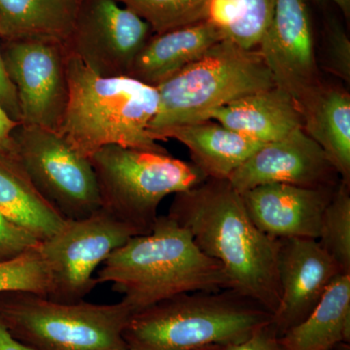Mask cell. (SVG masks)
I'll use <instances>...</instances> for the list:
<instances>
[{"mask_svg": "<svg viewBox=\"0 0 350 350\" xmlns=\"http://www.w3.org/2000/svg\"><path fill=\"white\" fill-rule=\"evenodd\" d=\"M167 215L190 232L204 254L221 264L231 289L273 315L280 301V241L258 229L229 181L208 178L177 193Z\"/></svg>", "mask_w": 350, "mask_h": 350, "instance_id": "1", "label": "cell"}, {"mask_svg": "<svg viewBox=\"0 0 350 350\" xmlns=\"http://www.w3.org/2000/svg\"><path fill=\"white\" fill-rule=\"evenodd\" d=\"M101 266L96 283L112 284L133 313L177 295L231 289L221 264L169 215L158 216L149 234L131 237Z\"/></svg>", "mask_w": 350, "mask_h": 350, "instance_id": "2", "label": "cell"}, {"mask_svg": "<svg viewBox=\"0 0 350 350\" xmlns=\"http://www.w3.org/2000/svg\"><path fill=\"white\" fill-rule=\"evenodd\" d=\"M68 107L57 133L90 158L108 145L167 152L149 126L159 107L156 87L130 76L96 75L68 52Z\"/></svg>", "mask_w": 350, "mask_h": 350, "instance_id": "3", "label": "cell"}, {"mask_svg": "<svg viewBox=\"0 0 350 350\" xmlns=\"http://www.w3.org/2000/svg\"><path fill=\"white\" fill-rule=\"evenodd\" d=\"M273 322L257 301L232 289L177 295L133 313L129 350H198L239 344Z\"/></svg>", "mask_w": 350, "mask_h": 350, "instance_id": "4", "label": "cell"}, {"mask_svg": "<svg viewBox=\"0 0 350 350\" xmlns=\"http://www.w3.org/2000/svg\"><path fill=\"white\" fill-rule=\"evenodd\" d=\"M259 50H245L227 39L157 86L159 107L152 137L170 126L208 120L219 107L275 87Z\"/></svg>", "mask_w": 350, "mask_h": 350, "instance_id": "5", "label": "cell"}, {"mask_svg": "<svg viewBox=\"0 0 350 350\" xmlns=\"http://www.w3.org/2000/svg\"><path fill=\"white\" fill-rule=\"evenodd\" d=\"M123 301L59 303L29 292L0 293V324L31 350H123L131 315Z\"/></svg>", "mask_w": 350, "mask_h": 350, "instance_id": "6", "label": "cell"}, {"mask_svg": "<svg viewBox=\"0 0 350 350\" xmlns=\"http://www.w3.org/2000/svg\"><path fill=\"white\" fill-rule=\"evenodd\" d=\"M89 159L98 180L100 208L137 236L152 231L165 197L207 179L192 163L169 152L108 145Z\"/></svg>", "mask_w": 350, "mask_h": 350, "instance_id": "7", "label": "cell"}, {"mask_svg": "<svg viewBox=\"0 0 350 350\" xmlns=\"http://www.w3.org/2000/svg\"><path fill=\"white\" fill-rule=\"evenodd\" d=\"M12 154L38 192L66 220L100 209L91 161L57 131L20 124L12 133Z\"/></svg>", "mask_w": 350, "mask_h": 350, "instance_id": "8", "label": "cell"}, {"mask_svg": "<svg viewBox=\"0 0 350 350\" xmlns=\"http://www.w3.org/2000/svg\"><path fill=\"white\" fill-rule=\"evenodd\" d=\"M137 232L103 209L76 220L41 241L38 251L50 275L47 298L59 303H76L98 285L94 273L113 251Z\"/></svg>", "mask_w": 350, "mask_h": 350, "instance_id": "9", "label": "cell"}, {"mask_svg": "<svg viewBox=\"0 0 350 350\" xmlns=\"http://www.w3.org/2000/svg\"><path fill=\"white\" fill-rule=\"evenodd\" d=\"M6 72L15 87L22 124L59 131L68 107V51L50 39L1 41Z\"/></svg>", "mask_w": 350, "mask_h": 350, "instance_id": "10", "label": "cell"}, {"mask_svg": "<svg viewBox=\"0 0 350 350\" xmlns=\"http://www.w3.org/2000/svg\"><path fill=\"white\" fill-rule=\"evenodd\" d=\"M150 25L116 0H80L68 51L96 75L128 76Z\"/></svg>", "mask_w": 350, "mask_h": 350, "instance_id": "11", "label": "cell"}, {"mask_svg": "<svg viewBox=\"0 0 350 350\" xmlns=\"http://www.w3.org/2000/svg\"><path fill=\"white\" fill-rule=\"evenodd\" d=\"M258 50L276 87L299 105L321 83L310 15L304 0H275Z\"/></svg>", "mask_w": 350, "mask_h": 350, "instance_id": "12", "label": "cell"}, {"mask_svg": "<svg viewBox=\"0 0 350 350\" xmlns=\"http://www.w3.org/2000/svg\"><path fill=\"white\" fill-rule=\"evenodd\" d=\"M278 275L280 301L273 315L278 337L314 310L336 278L344 273L317 239H280Z\"/></svg>", "mask_w": 350, "mask_h": 350, "instance_id": "13", "label": "cell"}, {"mask_svg": "<svg viewBox=\"0 0 350 350\" xmlns=\"http://www.w3.org/2000/svg\"><path fill=\"white\" fill-rule=\"evenodd\" d=\"M239 194L266 184L335 187L340 177L317 142L301 130L262 144L230 176Z\"/></svg>", "mask_w": 350, "mask_h": 350, "instance_id": "14", "label": "cell"}, {"mask_svg": "<svg viewBox=\"0 0 350 350\" xmlns=\"http://www.w3.org/2000/svg\"><path fill=\"white\" fill-rule=\"evenodd\" d=\"M336 187L266 184L241 195L254 224L271 238L317 239L322 215Z\"/></svg>", "mask_w": 350, "mask_h": 350, "instance_id": "15", "label": "cell"}, {"mask_svg": "<svg viewBox=\"0 0 350 350\" xmlns=\"http://www.w3.org/2000/svg\"><path fill=\"white\" fill-rule=\"evenodd\" d=\"M208 120L262 144L282 139L303 129L298 101L276 86L219 107L208 115Z\"/></svg>", "mask_w": 350, "mask_h": 350, "instance_id": "16", "label": "cell"}, {"mask_svg": "<svg viewBox=\"0 0 350 350\" xmlns=\"http://www.w3.org/2000/svg\"><path fill=\"white\" fill-rule=\"evenodd\" d=\"M223 39L222 32L207 20L153 34L138 53L128 76L157 87Z\"/></svg>", "mask_w": 350, "mask_h": 350, "instance_id": "17", "label": "cell"}, {"mask_svg": "<svg viewBox=\"0 0 350 350\" xmlns=\"http://www.w3.org/2000/svg\"><path fill=\"white\" fill-rule=\"evenodd\" d=\"M154 137L157 142L172 138L181 142L190 152L193 165L207 179L219 180H228L262 145L214 120L170 126Z\"/></svg>", "mask_w": 350, "mask_h": 350, "instance_id": "18", "label": "cell"}, {"mask_svg": "<svg viewBox=\"0 0 350 350\" xmlns=\"http://www.w3.org/2000/svg\"><path fill=\"white\" fill-rule=\"evenodd\" d=\"M303 131L319 145L340 180L350 186V94L323 82L300 103Z\"/></svg>", "mask_w": 350, "mask_h": 350, "instance_id": "19", "label": "cell"}, {"mask_svg": "<svg viewBox=\"0 0 350 350\" xmlns=\"http://www.w3.org/2000/svg\"><path fill=\"white\" fill-rule=\"evenodd\" d=\"M0 213L40 241L66 220L38 192L11 151L0 152Z\"/></svg>", "mask_w": 350, "mask_h": 350, "instance_id": "20", "label": "cell"}, {"mask_svg": "<svg viewBox=\"0 0 350 350\" xmlns=\"http://www.w3.org/2000/svg\"><path fill=\"white\" fill-rule=\"evenodd\" d=\"M284 350H332L350 342V273H342L304 321L280 337Z\"/></svg>", "mask_w": 350, "mask_h": 350, "instance_id": "21", "label": "cell"}, {"mask_svg": "<svg viewBox=\"0 0 350 350\" xmlns=\"http://www.w3.org/2000/svg\"><path fill=\"white\" fill-rule=\"evenodd\" d=\"M80 0H0V38L50 39L66 44Z\"/></svg>", "mask_w": 350, "mask_h": 350, "instance_id": "22", "label": "cell"}, {"mask_svg": "<svg viewBox=\"0 0 350 350\" xmlns=\"http://www.w3.org/2000/svg\"><path fill=\"white\" fill-rule=\"evenodd\" d=\"M275 0H211L206 20L223 38L245 50L257 49L273 15Z\"/></svg>", "mask_w": 350, "mask_h": 350, "instance_id": "23", "label": "cell"}, {"mask_svg": "<svg viewBox=\"0 0 350 350\" xmlns=\"http://www.w3.org/2000/svg\"><path fill=\"white\" fill-rule=\"evenodd\" d=\"M150 25L154 34L206 20L211 0H116Z\"/></svg>", "mask_w": 350, "mask_h": 350, "instance_id": "24", "label": "cell"}, {"mask_svg": "<svg viewBox=\"0 0 350 350\" xmlns=\"http://www.w3.org/2000/svg\"><path fill=\"white\" fill-rule=\"evenodd\" d=\"M317 241L350 273V186L338 182L322 215Z\"/></svg>", "mask_w": 350, "mask_h": 350, "instance_id": "25", "label": "cell"}, {"mask_svg": "<svg viewBox=\"0 0 350 350\" xmlns=\"http://www.w3.org/2000/svg\"><path fill=\"white\" fill-rule=\"evenodd\" d=\"M29 292L47 297L50 275L38 248L24 255L0 262V293Z\"/></svg>", "mask_w": 350, "mask_h": 350, "instance_id": "26", "label": "cell"}, {"mask_svg": "<svg viewBox=\"0 0 350 350\" xmlns=\"http://www.w3.org/2000/svg\"><path fill=\"white\" fill-rule=\"evenodd\" d=\"M325 70L350 84V40L344 27L336 21L327 25Z\"/></svg>", "mask_w": 350, "mask_h": 350, "instance_id": "27", "label": "cell"}, {"mask_svg": "<svg viewBox=\"0 0 350 350\" xmlns=\"http://www.w3.org/2000/svg\"><path fill=\"white\" fill-rule=\"evenodd\" d=\"M41 241L0 213V262L9 261L38 248Z\"/></svg>", "mask_w": 350, "mask_h": 350, "instance_id": "28", "label": "cell"}, {"mask_svg": "<svg viewBox=\"0 0 350 350\" xmlns=\"http://www.w3.org/2000/svg\"><path fill=\"white\" fill-rule=\"evenodd\" d=\"M222 350H284L280 344V337L276 334L273 322L262 327L250 338L239 344L222 347Z\"/></svg>", "mask_w": 350, "mask_h": 350, "instance_id": "29", "label": "cell"}, {"mask_svg": "<svg viewBox=\"0 0 350 350\" xmlns=\"http://www.w3.org/2000/svg\"><path fill=\"white\" fill-rule=\"evenodd\" d=\"M1 38H0V107L13 120L22 124L19 101L15 87L6 72L3 56H2Z\"/></svg>", "mask_w": 350, "mask_h": 350, "instance_id": "30", "label": "cell"}, {"mask_svg": "<svg viewBox=\"0 0 350 350\" xmlns=\"http://www.w3.org/2000/svg\"><path fill=\"white\" fill-rule=\"evenodd\" d=\"M19 125L0 107V152L12 150V133Z\"/></svg>", "mask_w": 350, "mask_h": 350, "instance_id": "31", "label": "cell"}, {"mask_svg": "<svg viewBox=\"0 0 350 350\" xmlns=\"http://www.w3.org/2000/svg\"><path fill=\"white\" fill-rule=\"evenodd\" d=\"M0 350H31L21 344L0 324Z\"/></svg>", "mask_w": 350, "mask_h": 350, "instance_id": "32", "label": "cell"}, {"mask_svg": "<svg viewBox=\"0 0 350 350\" xmlns=\"http://www.w3.org/2000/svg\"><path fill=\"white\" fill-rule=\"evenodd\" d=\"M340 9L345 17L349 18L350 14V0H330Z\"/></svg>", "mask_w": 350, "mask_h": 350, "instance_id": "33", "label": "cell"}, {"mask_svg": "<svg viewBox=\"0 0 350 350\" xmlns=\"http://www.w3.org/2000/svg\"><path fill=\"white\" fill-rule=\"evenodd\" d=\"M332 350H350L349 344H340Z\"/></svg>", "mask_w": 350, "mask_h": 350, "instance_id": "34", "label": "cell"}, {"mask_svg": "<svg viewBox=\"0 0 350 350\" xmlns=\"http://www.w3.org/2000/svg\"><path fill=\"white\" fill-rule=\"evenodd\" d=\"M198 350H222V347H219V345H213V347H204V349Z\"/></svg>", "mask_w": 350, "mask_h": 350, "instance_id": "35", "label": "cell"}, {"mask_svg": "<svg viewBox=\"0 0 350 350\" xmlns=\"http://www.w3.org/2000/svg\"><path fill=\"white\" fill-rule=\"evenodd\" d=\"M123 350H129V349H123Z\"/></svg>", "mask_w": 350, "mask_h": 350, "instance_id": "36", "label": "cell"}]
</instances>
